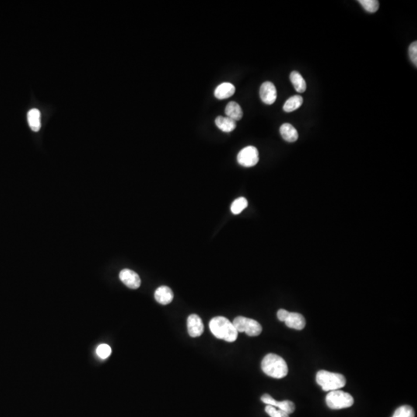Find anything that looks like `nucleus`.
I'll return each instance as SVG.
<instances>
[{
  "instance_id": "nucleus-19",
  "label": "nucleus",
  "mask_w": 417,
  "mask_h": 417,
  "mask_svg": "<svg viewBox=\"0 0 417 417\" xmlns=\"http://www.w3.org/2000/svg\"><path fill=\"white\" fill-rule=\"evenodd\" d=\"M303 102V98L301 95H294L286 101L283 106V110L287 113L292 112L299 109L302 105Z\"/></svg>"
},
{
  "instance_id": "nucleus-20",
  "label": "nucleus",
  "mask_w": 417,
  "mask_h": 417,
  "mask_svg": "<svg viewBox=\"0 0 417 417\" xmlns=\"http://www.w3.org/2000/svg\"><path fill=\"white\" fill-rule=\"evenodd\" d=\"M248 206V202H247V199L244 197H240V198L236 199L233 201L232 204L230 209L231 212L235 215L240 214L243 209L247 208Z\"/></svg>"
},
{
  "instance_id": "nucleus-5",
  "label": "nucleus",
  "mask_w": 417,
  "mask_h": 417,
  "mask_svg": "<svg viewBox=\"0 0 417 417\" xmlns=\"http://www.w3.org/2000/svg\"><path fill=\"white\" fill-rule=\"evenodd\" d=\"M232 323L238 333L245 332L249 336H258L260 333L262 332V327L260 323L254 319L239 316L236 317Z\"/></svg>"
},
{
  "instance_id": "nucleus-3",
  "label": "nucleus",
  "mask_w": 417,
  "mask_h": 417,
  "mask_svg": "<svg viewBox=\"0 0 417 417\" xmlns=\"http://www.w3.org/2000/svg\"><path fill=\"white\" fill-rule=\"evenodd\" d=\"M316 381L324 391L338 390L346 384V379L343 375L325 370H321L317 372Z\"/></svg>"
},
{
  "instance_id": "nucleus-24",
  "label": "nucleus",
  "mask_w": 417,
  "mask_h": 417,
  "mask_svg": "<svg viewBox=\"0 0 417 417\" xmlns=\"http://www.w3.org/2000/svg\"><path fill=\"white\" fill-rule=\"evenodd\" d=\"M266 413L271 417H289V414L281 410H277L276 407L268 405L265 408Z\"/></svg>"
},
{
  "instance_id": "nucleus-7",
  "label": "nucleus",
  "mask_w": 417,
  "mask_h": 417,
  "mask_svg": "<svg viewBox=\"0 0 417 417\" xmlns=\"http://www.w3.org/2000/svg\"><path fill=\"white\" fill-rule=\"evenodd\" d=\"M237 162L243 167H253L259 162V152L254 146L245 147L237 155Z\"/></svg>"
},
{
  "instance_id": "nucleus-16",
  "label": "nucleus",
  "mask_w": 417,
  "mask_h": 417,
  "mask_svg": "<svg viewBox=\"0 0 417 417\" xmlns=\"http://www.w3.org/2000/svg\"><path fill=\"white\" fill-rule=\"evenodd\" d=\"M215 123L219 129L226 133L231 132L236 127V121L229 117L222 116H218L215 118Z\"/></svg>"
},
{
  "instance_id": "nucleus-14",
  "label": "nucleus",
  "mask_w": 417,
  "mask_h": 417,
  "mask_svg": "<svg viewBox=\"0 0 417 417\" xmlns=\"http://www.w3.org/2000/svg\"><path fill=\"white\" fill-rule=\"evenodd\" d=\"M280 133L282 138L288 142H295L299 138V133L296 128L289 123H285L281 126Z\"/></svg>"
},
{
  "instance_id": "nucleus-23",
  "label": "nucleus",
  "mask_w": 417,
  "mask_h": 417,
  "mask_svg": "<svg viewBox=\"0 0 417 417\" xmlns=\"http://www.w3.org/2000/svg\"><path fill=\"white\" fill-rule=\"evenodd\" d=\"M96 353L101 359H105L111 354V348L107 344H102L97 348Z\"/></svg>"
},
{
  "instance_id": "nucleus-17",
  "label": "nucleus",
  "mask_w": 417,
  "mask_h": 417,
  "mask_svg": "<svg viewBox=\"0 0 417 417\" xmlns=\"http://www.w3.org/2000/svg\"><path fill=\"white\" fill-rule=\"evenodd\" d=\"M41 114L40 110L36 108L31 109L27 113V120L29 127L33 131H38L41 128Z\"/></svg>"
},
{
  "instance_id": "nucleus-1",
  "label": "nucleus",
  "mask_w": 417,
  "mask_h": 417,
  "mask_svg": "<svg viewBox=\"0 0 417 417\" xmlns=\"http://www.w3.org/2000/svg\"><path fill=\"white\" fill-rule=\"evenodd\" d=\"M209 328L214 336L219 339L233 342L237 338L238 332L233 323L222 316H217L211 319Z\"/></svg>"
},
{
  "instance_id": "nucleus-25",
  "label": "nucleus",
  "mask_w": 417,
  "mask_h": 417,
  "mask_svg": "<svg viewBox=\"0 0 417 417\" xmlns=\"http://www.w3.org/2000/svg\"><path fill=\"white\" fill-rule=\"evenodd\" d=\"M409 54L411 57V61L413 64L415 65L416 68L417 67V42L415 41L411 43L409 48Z\"/></svg>"
},
{
  "instance_id": "nucleus-18",
  "label": "nucleus",
  "mask_w": 417,
  "mask_h": 417,
  "mask_svg": "<svg viewBox=\"0 0 417 417\" xmlns=\"http://www.w3.org/2000/svg\"><path fill=\"white\" fill-rule=\"evenodd\" d=\"M290 81L293 85L295 91L299 93H304L307 89V85L305 79L298 71H293L290 74Z\"/></svg>"
},
{
  "instance_id": "nucleus-8",
  "label": "nucleus",
  "mask_w": 417,
  "mask_h": 417,
  "mask_svg": "<svg viewBox=\"0 0 417 417\" xmlns=\"http://www.w3.org/2000/svg\"><path fill=\"white\" fill-rule=\"evenodd\" d=\"M277 89L274 84L267 81L260 88V99L266 104H273L277 100Z\"/></svg>"
},
{
  "instance_id": "nucleus-13",
  "label": "nucleus",
  "mask_w": 417,
  "mask_h": 417,
  "mask_svg": "<svg viewBox=\"0 0 417 417\" xmlns=\"http://www.w3.org/2000/svg\"><path fill=\"white\" fill-rule=\"evenodd\" d=\"M235 92H236V88H235L233 84L225 82V83L221 84L217 88H215L214 95L216 99H219V100H223V99H229L230 97L233 96Z\"/></svg>"
},
{
  "instance_id": "nucleus-6",
  "label": "nucleus",
  "mask_w": 417,
  "mask_h": 417,
  "mask_svg": "<svg viewBox=\"0 0 417 417\" xmlns=\"http://www.w3.org/2000/svg\"><path fill=\"white\" fill-rule=\"evenodd\" d=\"M278 318L284 321L290 328L302 330L305 328L306 321L302 314L296 312H289L285 309H280L278 312Z\"/></svg>"
},
{
  "instance_id": "nucleus-12",
  "label": "nucleus",
  "mask_w": 417,
  "mask_h": 417,
  "mask_svg": "<svg viewBox=\"0 0 417 417\" xmlns=\"http://www.w3.org/2000/svg\"><path fill=\"white\" fill-rule=\"evenodd\" d=\"M173 298H174V295H173V291L169 287L161 286L155 291V300L161 305H169L173 302Z\"/></svg>"
},
{
  "instance_id": "nucleus-2",
  "label": "nucleus",
  "mask_w": 417,
  "mask_h": 417,
  "mask_svg": "<svg viewBox=\"0 0 417 417\" xmlns=\"http://www.w3.org/2000/svg\"><path fill=\"white\" fill-rule=\"evenodd\" d=\"M263 372L270 377L282 379L288 373V367L285 359L276 354L266 355L261 362Z\"/></svg>"
},
{
  "instance_id": "nucleus-22",
  "label": "nucleus",
  "mask_w": 417,
  "mask_h": 417,
  "mask_svg": "<svg viewBox=\"0 0 417 417\" xmlns=\"http://www.w3.org/2000/svg\"><path fill=\"white\" fill-rule=\"evenodd\" d=\"M359 3L367 12L373 13L379 9V2L376 0H359Z\"/></svg>"
},
{
  "instance_id": "nucleus-10",
  "label": "nucleus",
  "mask_w": 417,
  "mask_h": 417,
  "mask_svg": "<svg viewBox=\"0 0 417 417\" xmlns=\"http://www.w3.org/2000/svg\"><path fill=\"white\" fill-rule=\"evenodd\" d=\"M187 328L190 336L197 338L204 333V325L202 319L197 314H190L187 319Z\"/></svg>"
},
{
  "instance_id": "nucleus-21",
  "label": "nucleus",
  "mask_w": 417,
  "mask_h": 417,
  "mask_svg": "<svg viewBox=\"0 0 417 417\" xmlns=\"http://www.w3.org/2000/svg\"><path fill=\"white\" fill-rule=\"evenodd\" d=\"M393 417H415V412L411 406H402L395 411Z\"/></svg>"
},
{
  "instance_id": "nucleus-9",
  "label": "nucleus",
  "mask_w": 417,
  "mask_h": 417,
  "mask_svg": "<svg viewBox=\"0 0 417 417\" xmlns=\"http://www.w3.org/2000/svg\"><path fill=\"white\" fill-rule=\"evenodd\" d=\"M261 400L263 403L267 404V405L272 406V407H278L279 410L285 411L288 414H292L295 412V405L294 403L289 400H285V401L278 402L274 400L272 397L270 395L264 394L261 397Z\"/></svg>"
},
{
  "instance_id": "nucleus-11",
  "label": "nucleus",
  "mask_w": 417,
  "mask_h": 417,
  "mask_svg": "<svg viewBox=\"0 0 417 417\" xmlns=\"http://www.w3.org/2000/svg\"><path fill=\"white\" fill-rule=\"evenodd\" d=\"M119 278L124 285L131 289H137L141 286V279L138 274L131 270H122L119 274Z\"/></svg>"
},
{
  "instance_id": "nucleus-4",
  "label": "nucleus",
  "mask_w": 417,
  "mask_h": 417,
  "mask_svg": "<svg viewBox=\"0 0 417 417\" xmlns=\"http://www.w3.org/2000/svg\"><path fill=\"white\" fill-rule=\"evenodd\" d=\"M326 404L331 410H341L352 407L354 399L349 393L339 390H334L327 395Z\"/></svg>"
},
{
  "instance_id": "nucleus-15",
  "label": "nucleus",
  "mask_w": 417,
  "mask_h": 417,
  "mask_svg": "<svg viewBox=\"0 0 417 417\" xmlns=\"http://www.w3.org/2000/svg\"><path fill=\"white\" fill-rule=\"evenodd\" d=\"M225 114H226V117L236 121L241 120L243 113V110H242L239 104L235 102H230L226 105V109H225Z\"/></svg>"
}]
</instances>
